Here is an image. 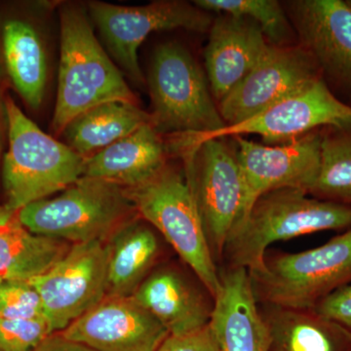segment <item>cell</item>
I'll use <instances>...</instances> for the list:
<instances>
[{
  "instance_id": "3",
  "label": "cell",
  "mask_w": 351,
  "mask_h": 351,
  "mask_svg": "<svg viewBox=\"0 0 351 351\" xmlns=\"http://www.w3.org/2000/svg\"><path fill=\"white\" fill-rule=\"evenodd\" d=\"M60 18L61 58L52 120L54 131L63 133L76 117L108 101L137 104V99L101 47L82 9L64 7Z\"/></svg>"
},
{
  "instance_id": "35",
  "label": "cell",
  "mask_w": 351,
  "mask_h": 351,
  "mask_svg": "<svg viewBox=\"0 0 351 351\" xmlns=\"http://www.w3.org/2000/svg\"><path fill=\"white\" fill-rule=\"evenodd\" d=\"M348 3H350V5H351V1H348Z\"/></svg>"
},
{
  "instance_id": "17",
  "label": "cell",
  "mask_w": 351,
  "mask_h": 351,
  "mask_svg": "<svg viewBox=\"0 0 351 351\" xmlns=\"http://www.w3.org/2000/svg\"><path fill=\"white\" fill-rule=\"evenodd\" d=\"M209 32L205 68L211 93L221 101L257 66L270 44L261 27L246 18L221 14Z\"/></svg>"
},
{
  "instance_id": "5",
  "label": "cell",
  "mask_w": 351,
  "mask_h": 351,
  "mask_svg": "<svg viewBox=\"0 0 351 351\" xmlns=\"http://www.w3.org/2000/svg\"><path fill=\"white\" fill-rule=\"evenodd\" d=\"M125 191L141 218L162 235L216 299L219 269L184 169L166 164L149 181Z\"/></svg>"
},
{
  "instance_id": "22",
  "label": "cell",
  "mask_w": 351,
  "mask_h": 351,
  "mask_svg": "<svg viewBox=\"0 0 351 351\" xmlns=\"http://www.w3.org/2000/svg\"><path fill=\"white\" fill-rule=\"evenodd\" d=\"M7 75L23 100L34 110L43 105L47 83V55L43 38L25 21H7L2 32Z\"/></svg>"
},
{
  "instance_id": "7",
  "label": "cell",
  "mask_w": 351,
  "mask_h": 351,
  "mask_svg": "<svg viewBox=\"0 0 351 351\" xmlns=\"http://www.w3.org/2000/svg\"><path fill=\"white\" fill-rule=\"evenodd\" d=\"M136 214L125 189L82 176L59 196L27 205L16 217L34 234L76 244L105 242Z\"/></svg>"
},
{
  "instance_id": "4",
  "label": "cell",
  "mask_w": 351,
  "mask_h": 351,
  "mask_svg": "<svg viewBox=\"0 0 351 351\" xmlns=\"http://www.w3.org/2000/svg\"><path fill=\"white\" fill-rule=\"evenodd\" d=\"M8 151L1 163L5 206L13 213L64 191L83 176L85 157L44 133L6 97Z\"/></svg>"
},
{
  "instance_id": "10",
  "label": "cell",
  "mask_w": 351,
  "mask_h": 351,
  "mask_svg": "<svg viewBox=\"0 0 351 351\" xmlns=\"http://www.w3.org/2000/svg\"><path fill=\"white\" fill-rule=\"evenodd\" d=\"M54 332H61L103 301L108 293L105 242L71 244L45 274L29 280Z\"/></svg>"
},
{
  "instance_id": "16",
  "label": "cell",
  "mask_w": 351,
  "mask_h": 351,
  "mask_svg": "<svg viewBox=\"0 0 351 351\" xmlns=\"http://www.w3.org/2000/svg\"><path fill=\"white\" fill-rule=\"evenodd\" d=\"M301 45L318 68L351 85V5L341 0L291 2Z\"/></svg>"
},
{
  "instance_id": "32",
  "label": "cell",
  "mask_w": 351,
  "mask_h": 351,
  "mask_svg": "<svg viewBox=\"0 0 351 351\" xmlns=\"http://www.w3.org/2000/svg\"><path fill=\"white\" fill-rule=\"evenodd\" d=\"M8 137V117H7L6 98L0 90V173H1L2 154L4 143Z\"/></svg>"
},
{
  "instance_id": "33",
  "label": "cell",
  "mask_w": 351,
  "mask_h": 351,
  "mask_svg": "<svg viewBox=\"0 0 351 351\" xmlns=\"http://www.w3.org/2000/svg\"><path fill=\"white\" fill-rule=\"evenodd\" d=\"M15 215L10 210L7 209L5 205H0V225L8 223L10 219H13Z\"/></svg>"
},
{
  "instance_id": "18",
  "label": "cell",
  "mask_w": 351,
  "mask_h": 351,
  "mask_svg": "<svg viewBox=\"0 0 351 351\" xmlns=\"http://www.w3.org/2000/svg\"><path fill=\"white\" fill-rule=\"evenodd\" d=\"M209 326L219 351H269V336L246 269L219 270Z\"/></svg>"
},
{
  "instance_id": "11",
  "label": "cell",
  "mask_w": 351,
  "mask_h": 351,
  "mask_svg": "<svg viewBox=\"0 0 351 351\" xmlns=\"http://www.w3.org/2000/svg\"><path fill=\"white\" fill-rule=\"evenodd\" d=\"M321 126L351 128V107L336 98L319 77L255 117L237 125L226 126L184 149L210 138L243 137L251 134L261 136L269 144H286Z\"/></svg>"
},
{
  "instance_id": "27",
  "label": "cell",
  "mask_w": 351,
  "mask_h": 351,
  "mask_svg": "<svg viewBox=\"0 0 351 351\" xmlns=\"http://www.w3.org/2000/svg\"><path fill=\"white\" fill-rule=\"evenodd\" d=\"M0 318H45L40 295L29 281H4L0 284Z\"/></svg>"
},
{
  "instance_id": "28",
  "label": "cell",
  "mask_w": 351,
  "mask_h": 351,
  "mask_svg": "<svg viewBox=\"0 0 351 351\" xmlns=\"http://www.w3.org/2000/svg\"><path fill=\"white\" fill-rule=\"evenodd\" d=\"M53 334L55 332L46 318H0V351H32Z\"/></svg>"
},
{
  "instance_id": "9",
  "label": "cell",
  "mask_w": 351,
  "mask_h": 351,
  "mask_svg": "<svg viewBox=\"0 0 351 351\" xmlns=\"http://www.w3.org/2000/svg\"><path fill=\"white\" fill-rule=\"evenodd\" d=\"M89 12L112 56L131 80L145 84L138 49L152 32L186 29L207 32L211 15L195 4L179 0H161L144 6H120L91 2Z\"/></svg>"
},
{
  "instance_id": "36",
  "label": "cell",
  "mask_w": 351,
  "mask_h": 351,
  "mask_svg": "<svg viewBox=\"0 0 351 351\" xmlns=\"http://www.w3.org/2000/svg\"><path fill=\"white\" fill-rule=\"evenodd\" d=\"M1 283H2V281H1V280H0V284H1Z\"/></svg>"
},
{
  "instance_id": "15",
  "label": "cell",
  "mask_w": 351,
  "mask_h": 351,
  "mask_svg": "<svg viewBox=\"0 0 351 351\" xmlns=\"http://www.w3.org/2000/svg\"><path fill=\"white\" fill-rule=\"evenodd\" d=\"M133 297L169 332L182 336L211 322L215 297L199 278L191 280L172 265L152 270Z\"/></svg>"
},
{
  "instance_id": "25",
  "label": "cell",
  "mask_w": 351,
  "mask_h": 351,
  "mask_svg": "<svg viewBox=\"0 0 351 351\" xmlns=\"http://www.w3.org/2000/svg\"><path fill=\"white\" fill-rule=\"evenodd\" d=\"M309 195L351 207V135L322 138L319 173Z\"/></svg>"
},
{
  "instance_id": "13",
  "label": "cell",
  "mask_w": 351,
  "mask_h": 351,
  "mask_svg": "<svg viewBox=\"0 0 351 351\" xmlns=\"http://www.w3.org/2000/svg\"><path fill=\"white\" fill-rule=\"evenodd\" d=\"M232 138L246 188L242 219L255 201L269 191L295 189L309 195L319 173L323 138L319 134L311 132L281 145H263L242 136Z\"/></svg>"
},
{
  "instance_id": "34",
  "label": "cell",
  "mask_w": 351,
  "mask_h": 351,
  "mask_svg": "<svg viewBox=\"0 0 351 351\" xmlns=\"http://www.w3.org/2000/svg\"><path fill=\"white\" fill-rule=\"evenodd\" d=\"M1 64H0V78H1Z\"/></svg>"
},
{
  "instance_id": "8",
  "label": "cell",
  "mask_w": 351,
  "mask_h": 351,
  "mask_svg": "<svg viewBox=\"0 0 351 351\" xmlns=\"http://www.w3.org/2000/svg\"><path fill=\"white\" fill-rule=\"evenodd\" d=\"M195 193L212 255L221 262L226 240L244 216L246 188L235 152L223 138H210L180 152Z\"/></svg>"
},
{
  "instance_id": "23",
  "label": "cell",
  "mask_w": 351,
  "mask_h": 351,
  "mask_svg": "<svg viewBox=\"0 0 351 351\" xmlns=\"http://www.w3.org/2000/svg\"><path fill=\"white\" fill-rule=\"evenodd\" d=\"M147 123H152L151 114L138 108L137 104L112 101L76 117L66 126L63 134L71 149L88 157Z\"/></svg>"
},
{
  "instance_id": "30",
  "label": "cell",
  "mask_w": 351,
  "mask_h": 351,
  "mask_svg": "<svg viewBox=\"0 0 351 351\" xmlns=\"http://www.w3.org/2000/svg\"><path fill=\"white\" fill-rule=\"evenodd\" d=\"M156 351H219L209 325L199 331L169 336Z\"/></svg>"
},
{
  "instance_id": "19",
  "label": "cell",
  "mask_w": 351,
  "mask_h": 351,
  "mask_svg": "<svg viewBox=\"0 0 351 351\" xmlns=\"http://www.w3.org/2000/svg\"><path fill=\"white\" fill-rule=\"evenodd\" d=\"M167 164L160 134L147 123L92 156L85 157L83 176L135 188L151 180Z\"/></svg>"
},
{
  "instance_id": "26",
  "label": "cell",
  "mask_w": 351,
  "mask_h": 351,
  "mask_svg": "<svg viewBox=\"0 0 351 351\" xmlns=\"http://www.w3.org/2000/svg\"><path fill=\"white\" fill-rule=\"evenodd\" d=\"M193 4L207 12L253 21L271 45L288 46L293 38L287 16L276 0H196Z\"/></svg>"
},
{
  "instance_id": "1",
  "label": "cell",
  "mask_w": 351,
  "mask_h": 351,
  "mask_svg": "<svg viewBox=\"0 0 351 351\" xmlns=\"http://www.w3.org/2000/svg\"><path fill=\"white\" fill-rule=\"evenodd\" d=\"M351 230V207L311 197L302 189L265 193L226 240L223 269L250 270L262 263L270 245L325 230Z\"/></svg>"
},
{
  "instance_id": "29",
  "label": "cell",
  "mask_w": 351,
  "mask_h": 351,
  "mask_svg": "<svg viewBox=\"0 0 351 351\" xmlns=\"http://www.w3.org/2000/svg\"><path fill=\"white\" fill-rule=\"evenodd\" d=\"M314 311L339 323L351 332V283L328 295Z\"/></svg>"
},
{
  "instance_id": "12",
  "label": "cell",
  "mask_w": 351,
  "mask_h": 351,
  "mask_svg": "<svg viewBox=\"0 0 351 351\" xmlns=\"http://www.w3.org/2000/svg\"><path fill=\"white\" fill-rule=\"evenodd\" d=\"M319 68L302 45L270 44L262 60L219 101L226 126L237 125L320 77Z\"/></svg>"
},
{
  "instance_id": "2",
  "label": "cell",
  "mask_w": 351,
  "mask_h": 351,
  "mask_svg": "<svg viewBox=\"0 0 351 351\" xmlns=\"http://www.w3.org/2000/svg\"><path fill=\"white\" fill-rule=\"evenodd\" d=\"M152 124L160 135L171 134L179 152L226 126L199 64L184 46L161 44L152 58L149 80Z\"/></svg>"
},
{
  "instance_id": "6",
  "label": "cell",
  "mask_w": 351,
  "mask_h": 351,
  "mask_svg": "<svg viewBox=\"0 0 351 351\" xmlns=\"http://www.w3.org/2000/svg\"><path fill=\"white\" fill-rule=\"evenodd\" d=\"M248 272L258 304L314 309L351 283V230L299 253L267 251Z\"/></svg>"
},
{
  "instance_id": "24",
  "label": "cell",
  "mask_w": 351,
  "mask_h": 351,
  "mask_svg": "<svg viewBox=\"0 0 351 351\" xmlns=\"http://www.w3.org/2000/svg\"><path fill=\"white\" fill-rule=\"evenodd\" d=\"M71 246L63 240L34 234L15 215L0 225V280H32L61 260Z\"/></svg>"
},
{
  "instance_id": "31",
  "label": "cell",
  "mask_w": 351,
  "mask_h": 351,
  "mask_svg": "<svg viewBox=\"0 0 351 351\" xmlns=\"http://www.w3.org/2000/svg\"><path fill=\"white\" fill-rule=\"evenodd\" d=\"M32 351H94L87 346L64 338L61 332H55Z\"/></svg>"
},
{
  "instance_id": "14",
  "label": "cell",
  "mask_w": 351,
  "mask_h": 351,
  "mask_svg": "<svg viewBox=\"0 0 351 351\" xmlns=\"http://www.w3.org/2000/svg\"><path fill=\"white\" fill-rule=\"evenodd\" d=\"M94 351H156L169 332L133 295H110L63 332Z\"/></svg>"
},
{
  "instance_id": "21",
  "label": "cell",
  "mask_w": 351,
  "mask_h": 351,
  "mask_svg": "<svg viewBox=\"0 0 351 351\" xmlns=\"http://www.w3.org/2000/svg\"><path fill=\"white\" fill-rule=\"evenodd\" d=\"M105 246L107 295H133L160 257L161 245L156 232L144 219L133 218L119 226Z\"/></svg>"
},
{
  "instance_id": "20",
  "label": "cell",
  "mask_w": 351,
  "mask_h": 351,
  "mask_svg": "<svg viewBox=\"0 0 351 351\" xmlns=\"http://www.w3.org/2000/svg\"><path fill=\"white\" fill-rule=\"evenodd\" d=\"M258 304L269 351H351V332L314 309Z\"/></svg>"
}]
</instances>
